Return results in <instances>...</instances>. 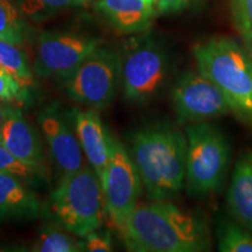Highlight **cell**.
<instances>
[{"mask_svg":"<svg viewBox=\"0 0 252 252\" xmlns=\"http://www.w3.org/2000/svg\"><path fill=\"white\" fill-rule=\"evenodd\" d=\"M118 229L130 251L204 252L212 248L208 220L171 200L138 202Z\"/></svg>","mask_w":252,"mask_h":252,"instance_id":"cell-1","label":"cell"},{"mask_svg":"<svg viewBox=\"0 0 252 252\" xmlns=\"http://www.w3.org/2000/svg\"><path fill=\"white\" fill-rule=\"evenodd\" d=\"M128 153L150 200H173L185 188V132L169 124L149 125L134 132Z\"/></svg>","mask_w":252,"mask_h":252,"instance_id":"cell-2","label":"cell"},{"mask_svg":"<svg viewBox=\"0 0 252 252\" xmlns=\"http://www.w3.org/2000/svg\"><path fill=\"white\" fill-rule=\"evenodd\" d=\"M196 68L222 91L231 113L252 126V53L228 36H215L195 45Z\"/></svg>","mask_w":252,"mask_h":252,"instance_id":"cell-3","label":"cell"},{"mask_svg":"<svg viewBox=\"0 0 252 252\" xmlns=\"http://www.w3.org/2000/svg\"><path fill=\"white\" fill-rule=\"evenodd\" d=\"M187 137L186 186L189 195L207 197L222 190L231 169L232 151L228 137L210 122L190 123Z\"/></svg>","mask_w":252,"mask_h":252,"instance_id":"cell-4","label":"cell"},{"mask_svg":"<svg viewBox=\"0 0 252 252\" xmlns=\"http://www.w3.org/2000/svg\"><path fill=\"white\" fill-rule=\"evenodd\" d=\"M50 208L55 222L77 237L99 229L108 214L99 175L89 166L62 175L52 194Z\"/></svg>","mask_w":252,"mask_h":252,"instance_id":"cell-5","label":"cell"},{"mask_svg":"<svg viewBox=\"0 0 252 252\" xmlns=\"http://www.w3.org/2000/svg\"><path fill=\"white\" fill-rule=\"evenodd\" d=\"M169 72L165 49L150 36L133 39L122 55L123 94L127 102L143 104L159 93Z\"/></svg>","mask_w":252,"mask_h":252,"instance_id":"cell-6","label":"cell"},{"mask_svg":"<svg viewBox=\"0 0 252 252\" xmlns=\"http://www.w3.org/2000/svg\"><path fill=\"white\" fill-rule=\"evenodd\" d=\"M122 82V55L98 47L65 80L68 96L93 109L109 106Z\"/></svg>","mask_w":252,"mask_h":252,"instance_id":"cell-7","label":"cell"},{"mask_svg":"<svg viewBox=\"0 0 252 252\" xmlns=\"http://www.w3.org/2000/svg\"><path fill=\"white\" fill-rule=\"evenodd\" d=\"M106 213L116 225L139 202L143 184L133 160L121 140L109 135V161L102 176Z\"/></svg>","mask_w":252,"mask_h":252,"instance_id":"cell-8","label":"cell"},{"mask_svg":"<svg viewBox=\"0 0 252 252\" xmlns=\"http://www.w3.org/2000/svg\"><path fill=\"white\" fill-rule=\"evenodd\" d=\"M172 105L179 123L186 125L210 122L231 113L222 91L197 69L184 72L175 82Z\"/></svg>","mask_w":252,"mask_h":252,"instance_id":"cell-9","label":"cell"},{"mask_svg":"<svg viewBox=\"0 0 252 252\" xmlns=\"http://www.w3.org/2000/svg\"><path fill=\"white\" fill-rule=\"evenodd\" d=\"M98 47V39L91 36L45 32L37 39L34 68L42 77L67 80Z\"/></svg>","mask_w":252,"mask_h":252,"instance_id":"cell-10","label":"cell"},{"mask_svg":"<svg viewBox=\"0 0 252 252\" xmlns=\"http://www.w3.org/2000/svg\"><path fill=\"white\" fill-rule=\"evenodd\" d=\"M37 121L50 156L62 175L82 168L84 153L62 109L56 104L46 106L37 116Z\"/></svg>","mask_w":252,"mask_h":252,"instance_id":"cell-11","label":"cell"},{"mask_svg":"<svg viewBox=\"0 0 252 252\" xmlns=\"http://www.w3.org/2000/svg\"><path fill=\"white\" fill-rule=\"evenodd\" d=\"M0 141L20 161L34 171H42L45 165L42 144L36 130L24 117L21 110L7 106L0 128Z\"/></svg>","mask_w":252,"mask_h":252,"instance_id":"cell-12","label":"cell"},{"mask_svg":"<svg viewBox=\"0 0 252 252\" xmlns=\"http://www.w3.org/2000/svg\"><path fill=\"white\" fill-rule=\"evenodd\" d=\"M74 128L82 151L99 178L105 172L109 161V135L97 109L75 110Z\"/></svg>","mask_w":252,"mask_h":252,"instance_id":"cell-13","label":"cell"},{"mask_svg":"<svg viewBox=\"0 0 252 252\" xmlns=\"http://www.w3.org/2000/svg\"><path fill=\"white\" fill-rule=\"evenodd\" d=\"M229 215L252 232V150L239 153L226 188Z\"/></svg>","mask_w":252,"mask_h":252,"instance_id":"cell-14","label":"cell"},{"mask_svg":"<svg viewBox=\"0 0 252 252\" xmlns=\"http://www.w3.org/2000/svg\"><path fill=\"white\" fill-rule=\"evenodd\" d=\"M96 7L122 33L146 31L157 12L156 0H97Z\"/></svg>","mask_w":252,"mask_h":252,"instance_id":"cell-15","label":"cell"},{"mask_svg":"<svg viewBox=\"0 0 252 252\" xmlns=\"http://www.w3.org/2000/svg\"><path fill=\"white\" fill-rule=\"evenodd\" d=\"M39 215V198L21 178L0 172V220H32Z\"/></svg>","mask_w":252,"mask_h":252,"instance_id":"cell-16","label":"cell"},{"mask_svg":"<svg viewBox=\"0 0 252 252\" xmlns=\"http://www.w3.org/2000/svg\"><path fill=\"white\" fill-rule=\"evenodd\" d=\"M216 239L220 252H252V232L231 216L220 219Z\"/></svg>","mask_w":252,"mask_h":252,"instance_id":"cell-17","label":"cell"},{"mask_svg":"<svg viewBox=\"0 0 252 252\" xmlns=\"http://www.w3.org/2000/svg\"><path fill=\"white\" fill-rule=\"evenodd\" d=\"M21 15L35 23L46 21L67 9L86 6L90 0H13Z\"/></svg>","mask_w":252,"mask_h":252,"instance_id":"cell-18","label":"cell"},{"mask_svg":"<svg viewBox=\"0 0 252 252\" xmlns=\"http://www.w3.org/2000/svg\"><path fill=\"white\" fill-rule=\"evenodd\" d=\"M0 65L25 87L33 84V74L21 46L0 39Z\"/></svg>","mask_w":252,"mask_h":252,"instance_id":"cell-19","label":"cell"},{"mask_svg":"<svg viewBox=\"0 0 252 252\" xmlns=\"http://www.w3.org/2000/svg\"><path fill=\"white\" fill-rule=\"evenodd\" d=\"M0 39L24 45L25 24L13 0H0Z\"/></svg>","mask_w":252,"mask_h":252,"instance_id":"cell-20","label":"cell"},{"mask_svg":"<svg viewBox=\"0 0 252 252\" xmlns=\"http://www.w3.org/2000/svg\"><path fill=\"white\" fill-rule=\"evenodd\" d=\"M33 251L39 252H80L84 251L83 241L56 229H46L41 232Z\"/></svg>","mask_w":252,"mask_h":252,"instance_id":"cell-21","label":"cell"},{"mask_svg":"<svg viewBox=\"0 0 252 252\" xmlns=\"http://www.w3.org/2000/svg\"><path fill=\"white\" fill-rule=\"evenodd\" d=\"M230 8L242 43L252 53V0H230Z\"/></svg>","mask_w":252,"mask_h":252,"instance_id":"cell-22","label":"cell"},{"mask_svg":"<svg viewBox=\"0 0 252 252\" xmlns=\"http://www.w3.org/2000/svg\"><path fill=\"white\" fill-rule=\"evenodd\" d=\"M28 99V88L15 80L0 65V100L5 103H26Z\"/></svg>","mask_w":252,"mask_h":252,"instance_id":"cell-23","label":"cell"},{"mask_svg":"<svg viewBox=\"0 0 252 252\" xmlns=\"http://www.w3.org/2000/svg\"><path fill=\"white\" fill-rule=\"evenodd\" d=\"M0 172L19 176L21 179H27L36 171L15 158L0 141Z\"/></svg>","mask_w":252,"mask_h":252,"instance_id":"cell-24","label":"cell"},{"mask_svg":"<svg viewBox=\"0 0 252 252\" xmlns=\"http://www.w3.org/2000/svg\"><path fill=\"white\" fill-rule=\"evenodd\" d=\"M84 251L90 252H108L112 251V239L108 231L94 230L86 237H83Z\"/></svg>","mask_w":252,"mask_h":252,"instance_id":"cell-25","label":"cell"},{"mask_svg":"<svg viewBox=\"0 0 252 252\" xmlns=\"http://www.w3.org/2000/svg\"><path fill=\"white\" fill-rule=\"evenodd\" d=\"M196 0H156L157 12L162 14L176 13L193 5Z\"/></svg>","mask_w":252,"mask_h":252,"instance_id":"cell-26","label":"cell"},{"mask_svg":"<svg viewBox=\"0 0 252 252\" xmlns=\"http://www.w3.org/2000/svg\"><path fill=\"white\" fill-rule=\"evenodd\" d=\"M6 111H7V106H5L4 104H2L1 100H0V128H1L2 123H4Z\"/></svg>","mask_w":252,"mask_h":252,"instance_id":"cell-27","label":"cell"}]
</instances>
